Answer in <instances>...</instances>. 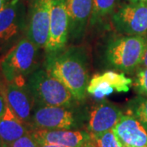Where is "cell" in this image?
<instances>
[{"instance_id":"obj_18","label":"cell","mask_w":147,"mask_h":147,"mask_svg":"<svg viewBox=\"0 0 147 147\" xmlns=\"http://www.w3.org/2000/svg\"><path fill=\"white\" fill-rule=\"evenodd\" d=\"M127 113L133 115L147 131V96H137L127 102Z\"/></svg>"},{"instance_id":"obj_24","label":"cell","mask_w":147,"mask_h":147,"mask_svg":"<svg viewBox=\"0 0 147 147\" xmlns=\"http://www.w3.org/2000/svg\"><path fill=\"white\" fill-rule=\"evenodd\" d=\"M38 147H68L60 146V145H54V144H38Z\"/></svg>"},{"instance_id":"obj_17","label":"cell","mask_w":147,"mask_h":147,"mask_svg":"<svg viewBox=\"0 0 147 147\" xmlns=\"http://www.w3.org/2000/svg\"><path fill=\"white\" fill-rule=\"evenodd\" d=\"M118 0H93V7L89 24L92 26L99 24L105 16L111 14Z\"/></svg>"},{"instance_id":"obj_9","label":"cell","mask_w":147,"mask_h":147,"mask_svg":"<svg viewBox=\"0 0 147 147\" xmlns=\"http://www.w3.org/2000/svg\"><path fill=\"white\" fill-rule=\"evenodd\" d=\"M27 17L21 0H11L0 11V45L14 40L26 30Z\"/></svg>"},{"instance_id":"obj_20","label":"cell","mask_w":147,"mask_h":147,"mask_svg":"<svg viewBox=\"0 0 147 147\" xmlns=\"http://www.w3.org/2000/svg\"><path fill=\"white\" fill-rule=\"evenodd\" d=\"M93 141L96 147H123L112 130L105 132Z\"/></svg>"},{"instance_id":"obj_10","label":"cell","mask_w":147,"mask_h":147,"mask_svg":"<svg viewBox=\"0 0 147 147\" xmlns=\"http://www.w3.org/2000/svg\"><path fill=\"white\" fill-rule=\"evenodd\" d=\"M30 132L38 144H54L68 147H96L89 132L84 130L32 129Z\"/></svg>"},{"instance_id":"obj_4","label":"cell","mask_w":147,"mask_h":147,"mask_svg":"<svg viewBox=\"0 0 147 147\" xmlns=\"http://www.w3.org/2000/svg\"><path fill=\"white\" fill-rule=\"evenodd\" d=\"M145 47V37H116L110 39L105 47L106 64L123 73H132L141 66Z\"/></svg>"},{"instance_id":"obj_6","label":"cell","mask_w":147,"mask_h":147,"mask_svg":"<svg viewBox=\"0 0 147 147\" xmlns=\"http://www.w3.org/2000/svg\"><path fill=\"white\" fill-rule=\"evenodd\" d=\"M113 25L118 32L129 36L147 35V3H129L121 6L112 15Z\"/></svg>"},{"instance_id":"obj_19","label":"cell","mask_w":147,"mask_h":147,"mask_svg":"<svg viewBox=\"0 0 147 147\" xmlns=\"http://www.w3.org/2000/svg\"><path fill=\"white\" fill-rule=\"evenodd\" d=\"M135 72L132 87L138 96H147V67L141 65Z\"/></svg>"},{"instance_id":"obj_7","label":"cell","mask_w":147,"mask_h":147,"mask_svg":"<svg viewBox=\"0 0 147 147\" xmlns=\"http://www.w3.org/2000/svg\"><path fill=\"white\" fill-rule=\"evenodd\" d=\"M52 2L53 0H30L26 37L38 48H45L48 41Z\"/></svg>"},{"instance_id":"obj_25","label":"cell","mask_w":147,"mask_h":147,"mask_svg":"<svg viewBox=\"0 0 147 147\" xmlns=\"http://www.w3.org/2000/svg\"><path fill=\"white\" fill-rule=\"evenodd\" d=\"M129 3H147V0H126Z\"/></svg>"},{"instance_id":"obj_26","label":"cell","mask_w":147,"mask_h":147,"mask_svg":"<svg viewBox=\"0 0 147 147\" xmlns=\"http://www.w3.org/2000/svg\"><path fill=\"white\" fill-rule=\"evenodd\" d=\"M2 2H3L4 4H6V3H7L9 2V0H2Z\"/></svg>"},{"instance_id":"obj_27","label":"cell","mask_w":147,"mask_h":147,"mask_svg":"<svg viewBox=\"0 0 147 147\" xmlns=\"http://www.w3.org/2000/svg\"><path fill=\"white\" fill-rule=\"evenodd\" d=\"M3 146H4V144H3V142L0 140V147H3Z\"/></svg>"},{"instance_id":"obj_12","label":"cell","mask_w":147,"mask_h":147,"mask_svg":"<svg viewBox=\"0 0 147 147\" xmlns=\"http://www.w3.org/2000/svg\"><path fill=\"white\" fill-rule=\"evenodd\" d=\"M6 100L11 111L31 130V120L34 100L26 84L7 82L3 86Z\"/></svg>"},{"instance_id":"obj_13","label":"cell","mask_w":147,"mask_h":147,"mask_svg":"<svg viewBox=\"0 0 147 147\" xmlns=\"http://www.w3.org/2000/svg\"><path fill=\"white\" fill-rule=\"evenodd\" d=\"M123 147H147V131L133 115H123L112 129Z\"/></svg>"},{"instance_id":"obj_16","label":"cell","mask_w":147,"mask_h":147,"mask_svg":"<svg viewBox=\"0 0 147 147\" xmlns=\"http://www.w3.org/2000/svg\"><path fill=\"white\" fill-rule=\"evenodd\" d=\"M87 92L96 99H102L105 96L112 94L115 90L110 82L103 76V74H95L90 79Z\"/></svg>"},{"instance_id":"obj_5","label":"cell","mask_w":147,"mask_h":147,"mask_svg":"<svg viewBox=\"0 0 147 147\" xmlns=\"http://www.w3.org/2000/svg\"><path fill=\"white\" fill-rule=\"evenodd\" d=\"M34 104L50 106H73L79 104L71 92L47 70L37 69L27 80Z\"/></svg>"},{"instance_id":"obj_3","label":"cell","mask_w":147,"mask_h":147,"mask_svg":"<svg viewBox=\"0 0 147 147\" xmlns=\"http://www.w3.org/2000/svg\"><path fill=\"white\" fill-rule=\"evenodd\" d=\"M38 49L27 37L16 42L0 60V69L6 81L26 84V78L37 70Z\"/></svg>"},{"instance_id":"obj_23","label":"cell","mask_w":147,"mask_h":147,"mask_svg":"<svg viewBox=\"0 0 147 147\" xmlns=\"http://www.w3.org/2000/svg\"><path fill=\"white\" fill-rule=\"evenodd\" d=\"M141 65L147 67V35L145 37V47H144V53H143V56H142Z\"/></svg>"},{"instance_id":"obj_8","label":"cell","mask_w":147,"mask_h":147,"mask_svg":"<svg viewBox=\"0 0 147 147\" xmlns=\"http://www.w3.org/2000/svg\"><path fill=\"white\" fill-rule=\"evenodd\" d=\"M69 38V18L65 0H53L50 13L49 38L45 47L47 54L64 49Z\"/></svg>"},{"instance_id":"obj_21","label":"cell","mask_w":147,"mask_h":147,"mask_svg":"<svg viewBox=\"0 0 147 147\" xmlns=\"http://www.w3.org/2000/svg\"><path fill=\"white\" fill-rule=\"evenodd\" d=\"M10 147H38V143L35 141V139L32 137L30 132L29 131L28 133L25 134L24 136L20 137L16 141L12 142L11 145H9Z\"/></svg>"},{"instance_id":"obj_14","label":"cell","mask_w":147,"mask_h":147,"mask_svg":"<svg viewBox=\"0 0 147 147\" xmlns=\"http://www.w3.org/2000/svg\"><path fill=\"white\" fill-rule=\"evenodd\" d=\"M69 18V38L80 40L90 22L93 0H65Z\"/></svg>"},{"instance_id":"obj_11","label":"cell","mask_w":147,"mask_h":147,"mask_svg":"<svg viewBox=\"0 0 147 147\" xmlns=\"http://www.w3.org/2000/svg\"><path fill=\"white\" fill-rule=\"evenodd\" d=\"M123 115V111L116 105L108 100H101L95 104L90 110L88 131L94 140L111 131Z\"/></svg>"},{"instance_id":"obj_22","label":"cell","mask_w":147,"mask_h":147,"mask_svg":"<svg viewBox=\"0 0 147 147\" xmlns=\"http://www.w3.org/2000/svg\"><path fill=\"white\" fill-rule=\"evenodd\" d=\"M6 106H7V100H6L3 88L0 87V118L4 114Z\"/></svg>"},{"instance_id":"obj_2","label":"cell","mask_w":147,"mask_h":147,"mask_svg":"<svg viewBox=\"0 0 147 147\" xmlns=\"http://www.w3.org/2000/svg\"><path fill=\"white\" fill-rule=\"evenodd\" d=\"M86 109L79 104L73 106H50L34 104L32 114V129L79 130L88 120Z\"/></svg>"},{"instance_id":"obj_15","label":"cell","mask_w":147,"mask_h":147,"mask_svg":"<svg viewBox=\"0 0 147 147\" xmlns=\"http://www.w3.org/2000/svg\"><path fill=\"white\" fill-rule=\"evenodd\" d=\"M30 131V127L17 118L7 103L5 112L0 118V140L3 143L9 146Z\"/></svg>"},{"instance_id":"obj_1","label":"cell","mask_w":147,"mask_h":147,"mask_svg":"<svg viewBox=\"0 0 147 147\" xmlns=\"http://www.w3.org/2000/svg\"><path fill=\"white\" fill-rule=\"evenodd\" d=\"M44 69L68 88L78 101L87 96L89 84L88 57L84 47L71 46L46 54Z\"/></svg>"},{"instance_id":"obj_28","label":"cell","mask_w":147,"mask_h":147,"mask_svg":"<svg viewBox=\"0 0 147 147\" xmlns=\"http://www.w3.org/2000/svg\"><path fill=\"white\" fill-rule=\"evenodd\" d=\"M3 147H10L9 146H7V145H4V146Z\"/></svg>"}]
</instances>
